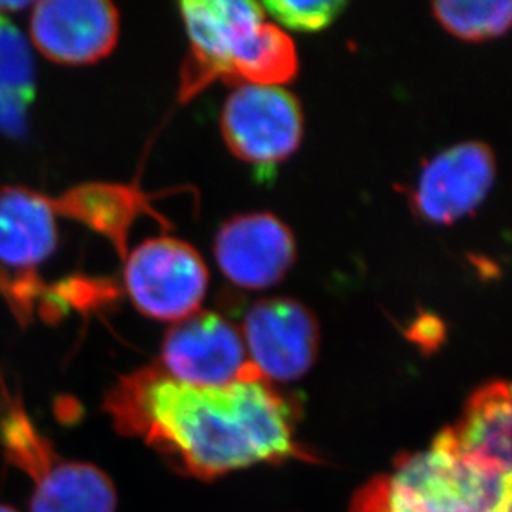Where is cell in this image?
<instances>
[{"label": "cell", "instance_id": "cell-1", "mask_svg": "<svg viewBox=\"0 0 512 512\" xmlns=\"http://www.w3.org/2000/svg\"><path fill=\"white\" fill-rule=\"evenodd\" d=\"M105 410L121 435L140 438L196 478L304 456L294 406L257 368L224 387H194L155 363L121 377Z\"/></svg>", "mask_w": 512, "mask_h": 512}, {"label": "cell", "instance_id": "cell-2", "mask_svg": "<svg viewBox=\"0 0 512 512\" xmlns=\"http://www.w3.org/2000/svg\"><path fill=\"white\" fill-rule=\"evenodd\" d=\"M511 491V473L463 455L443 430L428 450L368 481L350 512H494Z\"/></svg>", "mask_w": 512, "mask_h": 512}, {"label": "cell", "instance_id": "cell-3", "mask_svg": "<svg viewBox=\"0 0 512 512\" xmlns=\"http://www.w3.org/2000/svg\"><path fill=\"white\" fill-rule=\"evenodd\" d=\"M0 401V443L10 463L34 484L32 512L116 511L115 488L102 469L58 455L5 388Z\"/></svg>", "mask_w": 512, "mask_h": 512}, {"label": "cell", "instance_id": "cell-4", "mask_svg": "<svg viewBox=\"0 0 512 512\" xmlns=\"http://www.w3.org/2000/svg\"><path fill=\"white\" fill-rule=\"evenodd\" d=\"M125 259L126 292L145 317L176 324L201 310L209 269L191 244L176 237H151Z\"/></svg>", "mask_w": 512, "mask_h": 512}, {"label": "cell", "instance_id": "cell-5", "mask_svg": "<svg viewBox=\"0 0 512 512\" xmlns=\"http://www.w3.org/2000/svg\"><path fill=\"white\" fill-rule=\"evenodd\" d=\"M221 135L237 160L277 165L299 150L304 112L284 87L237 85L224 102Z\"/></svg>", "mask_w": 512, "mask_h": 512}, {"label": "cell", "instance_id": "cell-6", "mask_svg": "<svg viewBox=\"0 0 512 512\" xmlns=\"http://www.w3.org/2000/svg\"><path fill=\"white\" fill-rule=\"evenodd\" d=\"M179 9L189 39L179 100L188 102L216 80L229 82L234 58L266 14L252 0H191Z\"/></svg>", "mask_w": 512, "mask_h": 512}, {"label": "cell", "instance_id": "cell-7", "mask_svg": "<svg viewBox=\"0 0 512 512\" xmlns=\"http://www.w3.org/2000/svg\"><path fill=\"white\" fill-rule=\"evenodd\" d=\"M247 357L267 382H294L314 367L320 348L319 320L289 297L257 300L241 329Z\"/></svg>", "mask_w": 512, "mask_h": 512}, {"label": "cell", "instance_id": "cell-8", "mask_svg": "<svg viewBox=\"0 0 512 512\" xmlns=\"http://www.w3.org/2000/svg\"><path fill=\"white\" fill-rule=\"evenodd\" d=\"M170 377L194 387H224L254 370L241 330L211 310L173 324L158 363Z\"/></svg>", "mask_w": 512, "mask_h": 512}, {"label": "cell", "instance_id": "cell-9", "mask_svg": "<svg viewBox=\"0 0 512 512\" xmlns=\"http://www.w3.org/2000/svg\"><path fill=\"white\" fill-rule=\"evenodd\" d=\"M496 156L483 141H464L425 163L411 208L428 224L450 226L474 213L496 181Z\"/></svg>", "mask_w": 512, "mask_h": 512}, {"label": "cell", "instance_id": "cell-10", "mask_svg": "<svg viewBox=\"0 0 512 512\" xmlns=\"http://www.w3.org/2000/svg\"><path fill=\"white\" fill-rule=\"evenodd\" d=\"M214 257L232 284L264 290L289 274L297 261V244L294 232L274 214H237L219 228Z\"/></svg>", "mask_w": 512, "mask_h": 512}, {"label": "cell", "instance_id": "cell-11", "mask_svg": "<svg viewBox=\"0 0 512 512\" xmlns=\"http://www.w3.org/2000/svg\"><path fill=\"white\" fill-rule=\"evenodd\" d=\"M120 14L107 0H47L30 15L35 49L60 65H88L112 54Z\"/></svg>", "mask_w": 512, "mask_h": 512}, {"label": "cell", "instance_id": "cell-12", "mask_svg": "<svg viewBox=\"0 0 512 512\" xmlns=\"http://www.w3.org/2000/svg\"><path fill=\"white\" fill-rule=\"evenodd\" d=\"M54 203L24 186L0 188V285L39 279L57 249Z\"/></svg>", "mask_w": 512, "mask_h": 512}, {"label": "cell", "instance_id": "cell-13", "mask_svg": "<svg viewBox=\"0 0 512 512\" xmlns=\"http://www.w3.org/2000/svg\"><path fill=\"white\" fill-rule=\"evenodd\" d=\"M446 433L463 455L511 473V388L491 382L469 398L463 415Z\"/></svg>", "mask_w": 512, "mask_h": 512}, {"label": "cell", "instance_id": "cell-14", "mask_svg": "<svg viewBox=\"0 0 512 512\" xmlns=\"http://www.w3.org/2000/svg\"><path fill=\"white\" fill-rule=\"evenodd\" d=\"M55 213L75 219L113 242L123 259L131 224L143 213H153L150 198L125 184H83L52 199Z\"/></svg>", "mask_w": 512, "mask_h": 512}, {"label": "cell", "instance_id": "cell-15", "mask_svg": "<svg viewBox=\"0 0 512 512\" xmlns=\"http://www.w3.org/2000/svg\"><path fill=\"white\" fill-rule=\"evenodd\" d=\"M35 97V67L24 35L0 15V133L22 136Z\"/></svg>", "mask_w": 512, "mask_h": 512}, {"label": "cell", "instance_id": "cell-16", "mask_svg": "<svg viewBox=\"0 0 512 512\" xmlns=\"http://www.w3.org/2000/svg\"><path fill=\"white\" fill-rule=\"evenodd\" d=\"M299 72L294 42L276 24L262 22L234 58L229 82L234 85L282 87Z\"/></svg>", "mask_w": 512, "mask_h": 512}, {"label": "cell", "instance_id": "cell-17", "mask_svg": "<svg viewBox=\"0 0 512 512\" xmlns=\"http://www.w3.org/2000/svg\"><path fill=\"white\" fill-rule=\"evenodd\" d=\"M431 10L436 22L456 39L488 42L511 29L512 4L508 0H440Z\"/></svg>", "mask_w": 512, "mask_h": 512}, {"label": "cell", "instance_id": "cell-18", "mask_svg": "<svg viewBox=\"0 0 512 512\" xmlns=\"http://www.w3.org/2000/svg\"><path fill=\"white\" fill-rule=\"evenodd\" d=\"M261 5L285 29L299 32H319L327 29L347 7L342 0H267Z\"/></svg>", "mask_w": 512, "mask_h": 512}, {"label": "cell", "instance_id": "cell-19", "mask_svg": "<svg viewBox=\"0 0 512 512\" xmlns=\"http://www.w3.org/2000/svg\"><path fill=\"white\" fill-rule=\"evenodd\" d=\"M27 7H34V4H30V2H0V15L12 14V12H17V10H24Z\"/></svg>", "mask_w": 512, "mask_h": 512}, {"label": "cell", "instance_id": "cell-20", "mask_svg": "<svg viewBox=\"0 0 512 512\" xmlns=\"http://www.w3.org/2000/svg\"><path fill=\"white\" fill-rule=\"evenodd\" d=\"M494 512H511V498L504 499L503 503L499 504L498 509Z\"/></svg>", "mask_w": 512, "mask_h": 512}, {"label": "cell", "instance_id": "cell-21", "mask_svg": "<svg viewBox=\"0 0 512 512\" xmlns=\"http://www.w3.org/2000/svg\"><path fill=\"white\" fill-rule=\"evenodd\" d=\"M0 512H17L14 509L7 508V506H0Z\"/></svg>", "mask_w": 512, "mask_h": 512}]
</instances>
